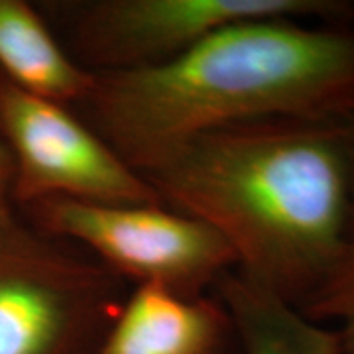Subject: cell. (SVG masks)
Instances as JSON below:
<instances>
[{
  "instance_id": "11",
  "label": "cell",
  "mask_w": 354,
  "mask_h": 354,
  "mask_svg": "<svg viewBox=\"0 0 354 354\" xmlns=\"http://www.w3.org/2000/svg\"><path fill=\"white\" fill-rule=\"evenodd\" d=\"M34 234H36V230H30L20 221V216L16 215L10 193L0 189V248L28 241Z\"/></svg>"
},
{
  "instance_id": "1",
  "label": "cell",
  "mask_w": 354,
  "mask_h": 354,
  "mask_svg": "<svg viewBox=\"0 0 354 354\" xmlns=\"http://www.w3.org/2000/svg\"><path fill=\"white\" fill-rule=\"evenodd\" d=\"M351 122L264 120L142 171L164 205L215 230L236 274L304 313L354 239Z\"/></svg>"
},
{
  "instance_id": "9",
  "label": "cell",
  "mask_w": 354,
  "mask_h": 354,
  "mask_svg": "<svg viewBox=\"0 0 354 354\" xmlns=\"http://www.w3.org/2000/svg\"><path fill=\"white\" fill-rule=\"evenodd\" d=\"M218 290L221 304L239 333L242 354H341L337 330L323 329L241 274H225Z\"/></svg>"
},
{
  "instance_id": "8",
  "label": "cell",
  "mask_w": 354,
  "mask_h": 354,
  "mask_svg": "<svg viewBox=\"0 0 354 354\" xmlns=\"http://www.w3.org/2000/svg\"><path fill=\"white\" fill-rule=\"evenodd\" d=\"M0 73L28 93L59 104L85 102L95 85V71L73 59L22 0H0Z\"/></svg>"
},
{
  "instance_id": "6",
  "label": "cell",
  "mask_w": 354,
  "mask_h": 354,
  "mask_svg": "<svg viewBox=\"0 0 354 354\" xmlns=\"http://www.w3.org/2000/svg\"><path fill=\"white\" fill-rule=\"evenodd\" d=\"M71 12L73 50L95 73L165 64L218 28L250 18L354 22L353 4L337 0H97Z\"/></svg>"
},
{
  "instance_id": "10",
  "label": "cell",
  "mask_w": 354,
  "mask_h": 354,
  "mask_svg": "<svg viewBox=\"0 0 354 354\" xmlns=\"http://www.w3.org/2000/svg\"><path fill=\"white\" fill-rule=\"evenodd\" d=\"M304 315L315 323L325 319L339 321L341 354H354V239L341 266Z\"/></svg>"
},
{
  "instance_id": "12",
  "label": "cell",
  "mask_w": 354,
  "mask_h": 354,
  "mask_svg": "<svg viewBox=\"0 0 354 354\" xmlns=\"http://www.w3.org/2000/svg\"><path fill=\"white\" fill-rule=\"evenodd\" d=\"M14 177V164L8 148L4 146V142L0 138V189L10 193V185H12Z\"/></svg>"
},
{
  "instance_id": "5",
  "label": "cell",
  "mask_w": 354,
  "mask_h": 354,
  "mask_svg": "<svg viewBox=\"0 0 354 354\" xmlns=\"http://www.w3.org/2000/svg\"><path fill=\"white\" fill-rule=\"evenodd\" d=\"M118 309L113 270L38 232L0 248V354H93Z\"/></svg>"
},
{
  "instance_id": "7",
  "label": "cell",
  "mask_w": 354,
  "mask_h": 354,
  "mask_svg": "<svg viewBox=\"0 0 354 354\" xmlns=\"http://www.w3.org/2000/svg\"><path fill=\"white\" fill-rule=\"evenodd\" d=\"M93 354H242V346L223 304L144 283Z\"/></svg>"
},
{
  "instance_id": "2",
  "label": "cell",
  "mask_w": 354,
  "mask_h": 354,
  "mask_svg": "<svg viewBox=\"0 0 354 354\" xmlns=\"http://www.w3.org/2000/svg\"><path fill=\"white\" fill-rule=\"evenodd\" d=\"M91 128L138 174L191 140L264 120L351 122L354 26H223L165 64L95 73Z\"/></svg>"
},
{
  "instance_id": "13",
  "label": "cell",
  "mask_w": 354,
  "mask_h": 354,
  "mask_svg": "<svg viewBox=\"0 0 354 354\" xmlns=\"http://www.w3.org/2000/svg\"><path fill=\"white\" fill-rule=\"evenodd\" d=\"M351 162H353V225H354V118L351 120Z\"/></svg>"
},
{
  "instance_id": "4",
  "label": "cell",
  "mask_w": 354,
  "mask_h": 354,
  "mask_svg": "<svg viewBox=\"0 0 354 354\" xmlns=\"http://www.w3.org/2000/svg\"><path fill=\"white\" fill-rule=\"evenodd\" d=\"M0 138L14 164L10 199L164 205L138 171L65 104L32 95L0 73Z\"/></svg>"
},
{
  "instance_id": "3",
  "label": "cell",
  "mask_w": 354,
  "mask_h": 354,
  "mask_svg": "<svg viewBox=\"0 0 354 354\" xmlns=\"http://www.w3.org/2000/svg\"><path fill=\"white\" fill-rule=\"evenodd\" d=\"M39 236L69 239L101 256L109 270L181 295L218 281L234 256L209 225L165 205L44 199L24 207Z\"/></svg>"
}]
</instances>
